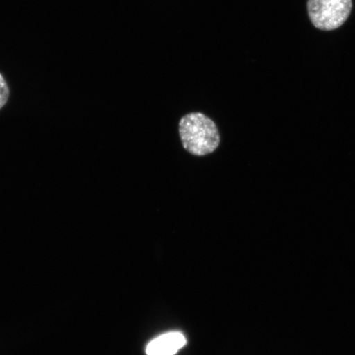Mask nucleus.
<instances>
[{
	"label": "nucleus",
	"mask_w": 355,
	"mask_h": 355,
	"mask_svg": "<svg viewBox=\"0 0 355 355\" xmlns=\"http://www.w3.org/2000/svg\"><path fill=\"white\" fill-rule=\"evenodd\" d=\"M180 136L184 148L198 157L215 152L220 141L216 123L202 113H191L181 119Z\"/></svg>",
	"instance_id": "obj_1"
},
{
	"label": "nucleus",
	"mask_w": 355,
	"mask_h": 355,
	"mask_svg": "<svg viewBox=\"0 0 355 355\" xmlns=\"http://www.w3.org/2000/svg\"><path fill=\"white\" fill-rule=\"evenodd\" d=\"M352 0H308V12L314 26L332 31L343 26L352 10Z\"/></svg>",
	"instance_id": "obj_2"
},
{
	"label": "nucleus",
	"mask_w": 355,
	"mask_h": 355,
	"mask_svg": "<svg viewBox=\"0 0 355 355\" xmlns=\"http://www.w3.org/2000/svg\"><path fill=\"white\" fill-rule=\"evenodd\" d=\"M186 345V339L180 332H171L157 337L146 346L148 355H174Z\"/></svg>",
	"instance_id": "obj_3"
},
{
	"label": "nucleus",
	"mask_w": 355,
	"mask_h": 355,
	"mask_svg": "<svg viewBox=\"0 0 355 355\" xmlns=\"http://www.w3.org/2000/svg\"><path fill=\"white\" fill-rule=\"evenodd\" d=\"M10 87H8L6 78L0 73V110L6 105L8 98H10Z\"/></svg>",
	"instance_id": "obj_4"
}]
</instances>
